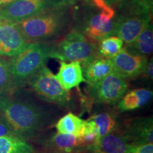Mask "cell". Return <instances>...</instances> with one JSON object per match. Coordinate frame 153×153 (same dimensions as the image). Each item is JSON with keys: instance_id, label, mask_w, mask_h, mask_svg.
Instances as JSON below:
<instances>
[{"instance_id": "d4e9b609", "label": "cell", "mask_w": 153, "mask_h": 153, "mask_svg": "<svg viewBox=\"0 0 153 153\" xmlns=\"http://www.w3.org/2000/svg\"><path fill=\"white\" fill-rule=\"evenodd\" d=\"M131 153H153V144L147 143L143 145H135Z\"/></svg>"}, {"instance_id": "4316f807", "label": "cell", "mask_w": 153, "mask_h": 153, "mask_svg": "<svg viewBox=\"0 0 153 153\" xmlns=\"http://www.w3.org/2000/svg\"><path fill=\"white\" fill-rule=\"evenodd\" d=\"M16 0H0V9L5 7L6 6L10 4Z\"/></svg>"}, {"instance_id": "4fadbf2b", "label": "cell", "mask_w": 153, "mask_h": 153, "mask_svg": "<svg viewBox=\"0 0 153 153\" xmlns=\"http://www.w3.org/2000/svg\"><path fill=\"white\" fill-rule=\"evenodd\" d=\"M41 143L51 152L84 153L89 152L81 137L72 134L55 133L46 137H42Z\"/></svg>"}, {"instance_id": "f546056e", "label": "cell", "mask_w": 153, "mask_h": 153, "mask_svg": "<svg viewBox=\"0 0 153 153\" xmlns=\"http://www.w3.org/2000/svg\"><path fill=\"white\" fill-rule=\"evenodd\" d=\"M48 153H54V152H48Z\"/></svg>"}, {"instance_id": "7402d4cb", "label": "cell", "mask_w": 153, "mask_h": 153, "mask_svg": "<svg viewBox=\"0 0 153 153\" xmlns=\"http://www.w3.org/2000/svg\"><path fill=\"white\" fill-rule=\"evenodd\" d=\"M123 41L116 36H108L98 42L97 48L99 56L111 58L123 48Z\"/></svg>"}, {"instance_id": "277c9868", "label": "cell", "mask_w": 153, "mask_h": 153, "mask_svg": "<svg viewBox=\"0 0 153 153\" xmlns=\"http://www.w3.org/2000/svg\"><path fill=\"white\" fill-rule=\"evenodd\" d=\"M99 56L97 44L88 39L77 28H73L57 45H53L50 58L84 65Z\"/></svg>"}, {"instance_id": "52a82bcc", "label": "cell", "mask_w": 153, "mask_h": 153, "mask_svg": "<svg viewBox=\"0 0 153 153\" xmlns=\"http://www.w3.org/2000/svg\"><path fill=\"white\" fill-rule=\"evenodd\" d=\"M127 79L116 71H113L93 85H89V94L99 104H118L127 91Z\"/></svg>"}, {"instance_id": "484cf974", "label": "cell", "mask_w": 153, "mask_h": 153, "mask_svg": "<svg viewBox=\"0 0 153 153\" xmlns=\"http://www.w3.org/2000/svg\"><path fill=\"white\" fill-rule=\"evenodd\" d=\"M143 75L145 76L147 79L149 81H152L153 79V61L152 57H151L150 60H148V64H147L146 68H145V72Z\"/></svg>"}, {"instance_id": "9a60e30c", "label": "cell", "mask_w": 153, "mask_h": 153, "mask_svg": "<svg viewBox=\"0 0 153 153\" xmlns=\"http://www.w3.org/2000/svg\"><path fill=\"white\" fill-rule=\"evenodd\" d=\"M55 77L67 90L79 87L85 79L83 75L82 64L79 62H61Z\"/></svg>"}, {"instance_id": "44dd1931", "label": "cell", "mask_w": 153, "mask_h": 153, "mask_svg": "<svg viewBox=\"0 0 153 153\" xmlns=\"http://www.w3.org/2000/svg\"><path fill=\"white\" fill-rule=\"evenodd\" d=\"M85 120L76 115L70 112L57 120L55 128L58 133L72 134L77 137H82Z\"/></svg>"}, {"instance_id": "ba28073f", "label": "cell", "mask_w": 153, "mask_h": 153, "mask_svg": "<svg viewBox=\"0 0 153 153\" xmlns=\"http://www.w3.org/2000/svg\"><path fill=\"white\" fill-rule=\"evenodd\" d=\"M116 16V11L106 4L99 13L88 14L79 30L91 41L98 43L105 38L114 36Z\"/></svg>"}, {"instance_id": "6da1fadb", "label": "cell", "mask_w": 153, "mask_h": 153, "mask_svg": "<svg viewBox=\"0 0 153 153\" xmlns=\"http://www.w3.org/2000/svg\"><path fill=\"white\" fill-rule=\"evenodd\" d=\"M0 114L15 135L25 140L37 138L53 121L47 108L35 103L0 95Z\"/></svg>"}, {"instance_id": "2e32d148", "label": "cell", "mask_w": 153, "mask_h": 153, "mask_svg": "<svg viewBox=\"0 0 153 153\" xmlns=\"http://www.w3.org/2000/svg\"><path fill=\"white\" fill-rule=\"evenodd\" d=\"M82 71L85 81L89 85H93L114 71L110 58L99 56L90 62L82 65Z\"/></svg>"}, {"instance_id": "f1b7e54d", "label": "cell", "mask_w": 153, "mask_h": 153, "mask_svg": "<svg viewBox=\"0 0 153 153\" xmlns=\"http://www.w3.org/2000/svg\"><path fill=\"white\" fill-rule=\"evenodd\" d=\"M84 153H100V152H96V151H89V152H84Z\"/></svg>"}, {"instance_id": "7a4b0ae2", "label": "cell", "mask_w": 153, "mask_h": 153, "mask_svg": "<svg viewBox=\"0 0 153 153\" xmlns=\"http://www.w3.org/2000/svg\"><path fill=\"white\" fill-rule=\"evenodd\" d=\"M68 6L55 7L15 23L26 41L47 42L66 31L70 24Z\"/></svg>"}, {"instance_id": "d6986e66", "label": "cell", "mask_w": 153, "mask_h": 153, "mask_svg": "<svg viewBox=\"0 0 153 153\" xmlns=\"http://www.w3.org/2000/svg\"><path fill=\"white\" fill-rule=\"evenodd\" d=\"M87 120H90L94 125L98 139L113 132L119 131L120 127L116 115L109 111L94 114Z\"/></svg>"}, {"instance_id": "83f0119b", "label": "cell", "mask_w": 153, "mask_h": 153, "mask_svg": "<svg viewBox=\"0 0 153 153\" xmlns=\"http://www.w3.org/2000/svg\"><path fill=\"white\" fill-rule=\"evenodd\" d=\"M103 1H104L106 4H108V6H111V5H114V4H116L119 3L120 1H122V0H103Z\"/></svg>"}, {"instance_id": "8fae6325", "label": "cell", "mask_w": 153, "mask_h": 153, "mask_svg": "<svg viewBox=\"0 0 153 153\" xmlns=\"http://www.w3.org/2000/svg\"><path fill=\"white\" fill-rule=\"evenodd\" d=\"M28 44L15 23L0 19V56L14 57Z\"/></svg>"}, {"instance_id": "3957f363", "label": "cell", "mask_w": 153, "mask_h": 153, "mask_svg": "<svg viewBox=\"0 0 153 153\" xmlns=\"http://www.w3.org/2000/svg\"><path fill=\"white\" fill-rule=\"evenodd\" d=\"M52 48L48 42L30 43L22 52L11 57L8 65L14 87L29 82L45 66Z\"/></svg>"}, {"instance_id": "ac0fdd59", "label": "cell", "mask_w": 153, "mask_h": 153, "mask_svg": "<svg viewBox=\"0 0 153 153\" xmlns=\"http://www.w3.org/2000/svg\"><path fill=\"white\" fill-rule=\"evenodd\" d=\"M124 48L131 54L148 57L153 51V28L150 23L132 43L125 45Z\"/></svg>"}, {"instance_id": "30bf717a", "label": "cell", "mask_w": 153, "mask_h": 153, "mask_svg": "<svg viewBox=\"0 0 153 153\" xmlns=\"http://www.w3.org/2000/svg\"><path fill=\"white\" fill-rule=\"evenodd\" d=\"M114 71L126 79H133L143 75L148 59L146 56L131 54L123 48L119 53L110 58Z\"/></svg>"}, {"instance_id": "603a6c76", "label": "cell", "mask_w": 153, "mask_h": 153, "mask_svg": "<svg viewBox=\"0 0 153 153\" xmlns=\"http://www.w3.org/2000/svg\"><path fill=\"white\" fill-rule=\"evenodd\" d=\"M14 88L8 62L0 57V95L7 94Z\"/></svg>"}, {"instance_id": "9c48e42d", "label": "cell", "mask_w": 153, "mask_h": 153, "mask_svg": "<svg viewBox=\"0 0 153 153\" xmlns=\"http://www.w3.org/2000/svg\"><path fill=\"white\" fill-rule=\"evenodd\" d=\"M151 15L119 12L116 16L114 36L120 38L125 45L132 43L151 23Z\"/></svg>"}, {"instance_id": "5b68a950", "label": "cell", "mask_w": 153, "mask_h": 153, "mask_svg": "<svg viewBox=\"0 0 153 153\" xmlns=\"http://www.w3.org/2000/svg\"><path fill=\"white\" fill-rule=\"evenodd\" d=\"M33 90L43 100L60 106L67 107L71 104V94L60 85L55 75L44 66L30 80Z\"/></svg>"}, {"instance_id": "5bb4252c", "label": "cell", "mask_w": 153, "mask_h": 153, "mask_svg": "<svg viewBox=\"0 0 153 153\" xmlns=\"http://www.w3.org/2000/svg\"><path fill=\"white\" fill-rule=\"evenodd\" d=\"M134 145L117 131L99 138L91 151L100 153H131Z\"/></svg>"}, {"instance_id": "cb8c5ba5", "label": "cell", "mask_w": 153, "mask_h": 153, "mask_svg": "<svg viewBox=\"0 0 153 153\" xmlns=\"http://www.w3.org/2000/svg\"><path fill=\"white\" fill-rule=\"evenodd\" d=\"M15 135L12 129L6 121L4 117L0 114V137L7 136V135Z\"/></svg>"}, {"instance_id": "e0dca14e", "label": "cell", "mask_w": 153, "mask_h": 153, "mask_svg": "<svg viewBox=\"0 0 153 153\" xmlns=\"http://www.w3.org/2000/svg\"><path fill=\"white\" fill-rule=\"evenodd\" d=\"M152 90L148 89H137L125 94L117 105L120 112L131 111L146 106L152 99Z\"/></svg>"}, {"instance_id": "ffe728a7", "label": "cell", "mask_w": 153, "mask_h": 153, "mask_svg": "<svg viewBox=\"0 0 153 153\" xmlns=\"http://www.w3.org/2000/svg\"><path fill=\"white\" fill-rule=\"evenodd\" d=\"M0 153H36L26 140L17 135L0 137Z\"/></svg>"}, {"instance_id": "8992f818", "label": "cell", "mask_w": 153, "mask_h": 153, "mask_svg": "<svg viewBox=\"0 0 153 153\" xmlns=\"http://www.w3.org/2000/svg\"><path fill=\"white\" fill-rule=\"evenodd\" d=\"M74 0H16L0 9V19L17 23L55 7L71 5Z\"/></svg>"}, {"instance_id": "7c38bea8", "label": "cell", "mask_w": 153, "mask_h": 153, "mask_svg": "<svg viewBox=\"0 0 153 153\" xmlns=\"http://www.w3.org/2000/svg\"><path fill=\"white\" fill-rule=\"evenodd\" d=\"M119 131L131 144L137 145L152 143V116L137 117L127 120L123 128H120Z\"/></svg>"}]
</instances>
